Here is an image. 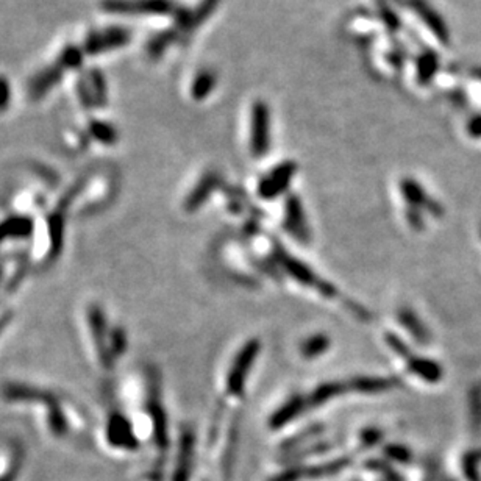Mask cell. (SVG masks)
<instances>
[{
  "instance_id": "1",
  "label": "cell",
  "mask_w": 481,
  "mask_h": 481,
  "mask_svg": "<svg viewBox=\"0 0 481 481\" xmlns=\"http://www.w3.org/2000/svg\"><path fill=\"white\" fill-rule=\"evenodd\" d=\"M261 349V344L258 339H250L243 349L238 352L236 358H234L232 369L228 371L227 375V391L232 395H241L244 391L245 382L250 373L251 365H254L256 358H258Z\"/></svg>"
},
{
  "instance_id": "2",
  "label": "cell",
  "mask_w": 481,
  "mask_h": 481,
  "mask_svg": "<svg viewBox=\"0 0 481 481\" xmlns=\"http://www.w3.org/2000/svg\"><path fill=\"white\" fill-rule=\"evenodd\" d=\"M250 149L256 158L264 156L271 149V111L262 100H256L251 106Z\"/></svg>"
},
{
  "instance_id": "3",
  "label": "cell",
  "mask_w": 481,
  "mask_h": 481,
  "mask_svg": "<svg viewBox=\"0 0 481 481\" xmlns=\"http://www.w3.org/2000/svg\"><path fill=\"white\" fill-rule=\"evenodd\" d=\"M103 10L119 14H166L172 11L171 0H106Z\"/></svg>"
},
{
  "instance_id": "4",
  "label": "cell",
  "mask_w": 481,
  "mask_h": 481,
  "mask_svg": "<svg viewBox=\"0 0 481 481\" xmlns=\"http://www.w3.org/2000/svg\"><path fill=\"white\" fill-rule=\"evenodd\" d=\"M277 256L280 264H282L284 269H286L291 275H293L297 282L306 284V286H314L321 289L322 294L328 295V297H333V295H336V289H334L332 284H327L321 282V278L314 275V272H312L308 266L304 264V262H300L299 260L293 258V256H289L284 250H277Z\"/></svg>"
},
{
  "instance_id": "5",
  "label": "cell",
  "mask_w": 481,
  "mask_h": 481,
  "mask_svg": "<svg viewBox=\"0 0 481 481\" xmlns=\"http://www.w3.org/2000/svg\"><path fill=\"white\" fill-rule=\"evenodd\" d=\"M130 38L132 33L124 29V27H111V29H106L105 32L91 33L86 39L85 50L88 53L96 55L100 52H106V50L119 49L128 44Z\"/></svg>"
},
{
  "instance_id": "6",
  "label": "cell",
  "mask_w": 481,
  "mask_h": 481,
  "mask_svg": "<svg viewBox=\"0 0 481 481\" xmlns=\"http://www.w3.org/2000/svg\"><path fill=\"white\" fill-rule=\"evenodd\" d=\"M295 171H297V166H295V163H291V161H286V163L280 164L275 169L271 171L262 178L258 186V193L261 197L275 199L277 195L286 191L291 180H293V177L295 175Z\"/></svg>"
},
{
  "instance_id": "7",
  "label": "cell",
  "mask_w": 481,
  "mask_h": 481,
  "mask_svg": "<svg viewBox=\"0 0 481 481\" xmlns=\"http://www.w3.org/2000/svg\"><path fill=\"white\" fill-rule=\"evenodd\" d=\"M400 191L404 195L405 200L410 204L411 208L421 210V208H428L430 212H433L434 216H443V208H441L439 204L433 202L432 199L425 194L423 188L417 182H414L412 178H404L400 182Z\"/></svg>"
},
{
  "instance_id": "8",
  "label": "cell",
  "mask_w": 481,
  "mask_h": 481,
  "mask_svg": "<svg viewBox=\"0 0 481 481\" xmlns=\"http://www.w3.org/2000/svg\"><path fill=\"white\" fill-rule=\"evenodd\" d=\"M286 227L289 233L301 243L310 239V228L306 223L304 205L295 195H289L286 200Z\"/></svg>"
},
{
  "instance_id": "9",
  "label": "cell",
  "mask_w": 481,
  "mask_h": 481,
  "mask_svg": "<svg viewBox=\"0 0 481 481\" xmlns=\"http://www.w3.org/2000/svg\"><path fill=\"white\" fill-rule=\"evenodd\" d=\"M88 319H89V325H91V332L94 334V339H96V347H97L100 361H102V365L105 367H110L111 362H113V356L110 355L108 345H106V321L103 317L102 310H100L97 305H92L88 311Z\"/></svg>"
},
{
  "instance_id": "10",
  "label": "cell",
  "mask_w": 481,
  "mask_h": 481,
  "mask_svg": "<svg viewBox=\"0 0 481 481\" xmlns=\"http://www.w3.org/2000/svg\"><path fill=\"white\" fill-rule=\"evenodd\" d=\"M156 378H150V391H149V410L153 419L155 427V438L158 441L161 447H164L167 443V419L166 414L160 404V391H158V382H155Z\"/></svg>"
},
{
  "instance_id": "11",
  "label": "cell",
  "mask_w": 481,
  "mask_h": 481,
  "mask_svg": "<svg viewBox=\"0 0 481 481\" xmlns=\"http://www.w3.org/2000/svg\"><path fill=\"white\" fill-rule=\"evenodd\" d=\"M306 408H308V399H305V397L301 395L291 397L289 400L284 402V404L272 414L269 422L271 428L284 427V425L289 423L291 421H294L300 412H304Z\"/></svg>"
},
{
  "instance_id": "12",
  "label": "cell",
  "mask_w": 481,
  "mask_h": 481,
  "mask_svg": "<svg viewBox=\"0 0 481 481\" xmlns=\"http://www.w3.org/2000/svg\"><path fill=\"white\" fill-rule=\"evenodd\" d=\"M108 438L111 444L122 445L133 449L136 445V439L132 432V425L128 423L127 419L122 414H113L108 422Z\"/></svg>"
},
{
  "instance_id": "13",
  "label": "cell",
  "mask_w": 481,
  "mask_h": 481,
  "mask_svg": "<svg viewBox=\"0 0 481 481\" xmlns=\"http://www.w3.org/2000/svg\"><path fill=\"white\" fill-rule=\"evenodd\" d=\"M408 369H410L414 375H417L419 378H422L423 382L432 384L439 383L444 377V369L436 361L428 360V358L411 356L410 360H408Z\"/></svg>"
},
{
  "instance_id": "14",
  "label": "cell",
  "mask_w": 481,
  "mask_h": 481,
  "mask_svg": "<svg viewBox=\"0 0 481 481\" xmlns=\"http://www.w3.org/2000/svg\"><path fill=\"white\" fill-rule=\"evenodd\" d=\"M412 8L416 10V13L421 14V18L423 19L425 24H427L432 32L434 33V36L447 44L449 41V33H447V27L444 24V21H441L438 14L434 13L433 8L430 7L428 3H425L423 0H412Z\"/></svg>"
},
{
  "instance_id": "15",
  "label": "cell",
  "mask_w": 481,
  "mask_h": 481,
  "mask_svg": "<svg viewBox=\"0 0 481 481\" xmlns=\"http://www.w3.org/2000/svg\"><path fill=\"white\" fill-rule=\"evenodd\" d=\"M3 395L10 400H30V402H46L47 405H52L57 402L53 395L47 394L46 391H39L35 388H29L24 384H7L3 388Z\"/></svg>"
},
{
  "instance_id": "16",
  "label": "cell",
  "mask_w": 481,
  "mask_h": 481,
  "mask_svg": "<svg viewBox=\"0 0 481 481\" xmlns=\"http://www.w3.org/2000/svg\"><path fill=\"white\" fill-rule=\"evenodd\" d=\"M217 186V175L216 173H206L200 182L197 183V186L194 188V191L189 194V197L184 202V208L188 211H195L199 210L206 199L211 195V191Z\"/></svg>"
},
{
  "instance_id": "17",
  "label": "cell",
  "mask_w": 481,
  "mask_h": 481,
  "mask_svg": "<svg viewBox=\"0 0 481 481\" xmlns=\"http://www.w3.org/2000/svg\"><path fill=\"white\" fill-rule=\"evenodd\" d=\"M63 68L57 63V66H50L49 69L42 71L41 74L33 78L30 91L32 96L35 99L42 97L44 94H47L57 83L61 80V75H63Z\"/></svg>"
},
{
  "instance_id": "18",
  "label": "cell",
  "mask_w": 481,
  "mask_h": 481,
  "mask_svg": "<svg viewBox=\"0 0 481 481\" xmlns=\"http://www.w3.org/2000/svg\"><path fill=\"white\" fill-rule=\"evenodd\" d=\"M394 378L383 377H360L354 378V382L349 383V391H356L360 394H380L391 388H394Z\"/></svg>"
},
{
  "instance_id": "19",
  "label": "cell",
  "mask_w": 481,
  "mask_h": 481,
  "mask_svg": "<svg viewBox=\"0 0 481 481\" xmlns=\"http://www.w3.org/2000/svg\"><path fill=\"white\" fill-rule=\"evenodd\" d=\"M33 223L32 219L24 216L10 217L0 223V243L7 238H25L32 234Z\"/></svg>"
},
{
  "instance_id": "20",
  "label": "cell",
  "mask_w": 481,
  "mask_h": 481,
  "mask_svg": "<svg viewBox=\"0 0 481 481\" xmlns=\"http://www.w3.org/2000/svg\"><path fill=\"white\" fill-rule=\"evenodd\" d=\"M349 391V384L341 382H330L323 383L312 391V394L308 399V406H321L327 404L328 400H333L334 397L343 395Z\"/></svg>"
},
{
  "instance_id": "21",
  "label": "cell",
  "mask_w": 481,
  "mask_h": 481,
  "mask_svg": "<svg viewBox=\"0 0 481 481\" xmlns=\"http://www.w3.org/2000/svg\"><path fill=\"white\" fill-rule=\"evenodd\" d=\"M330 349V339L328 336L322 333L312 334V336L306 338L300 345V355L305 358V360H314L321 355L325 354Z\"/></svg>"
},
{
  "instance_id": "22",
  "label": "cell",
  "mask_w": 481,
  "mask_h": 481,
  "mask_svg": "<svg viewBox=\"0 0 481 481\" xmlns=\"http://www.w3.org/2000/svg\"><path fill=\"white\" fill-rule=\"evenodd\" d=\"M63 228H64V221H63V212L57 211L50 216L49 219V233H50V256H57L58 251L63 245Z\"/></svg>"
},
{
  "instance_id": "23",
  "label": "cell",
  "mask_w": 481,
  "mask_h": 481,
  "mask_svg": "<svg viewBox=\"0 0 481 481\" xmlns=\"http://www.w3.org/2000/svg\"><path fill=\"white\" fill-rule=\"evenodd\" d=\"M216 86V75L211 71H202L194 78L191 94L195 100H204Z\"/></svg>"
},
{
  "instance_id": "24",
  "label": "cell",
  "mask_w": 481,
  "mask_h": 481,
  "mask_svg": "<svg viewBox=\"0 0 481 481\" xmlns=\"http://www.w3.org/2000/svg\"><path fill=\"white\" fill-rule=\"evenodd\" d=\"M399 321H400L402 325L408 328V332H410L414 338L422 341V343H427L428 341L427 330H425L423 323L419 321L417 316L414 314L411 310L402 308L399 312Z\"/></svg>"
},
{
  "instance_id": "25",
  "label": "cell",
  "mask_w": 481,
  "mask_h": 481,
  "mask_svg": "<svg viewBox=\"0 0 481 481\" xmlns=\"http://www.w3.org/2000/svg\"><path fill=\"white\" fill-rule=\"evenodd\" d=\"M89 132H91V135L102 144H114V141L117 139L114 128L110 124H106V122H99V121L91 122V125H89Z\"/></svg>"
},
{
  "instance_id": "26",
  "label": "cell",
  "mask_w": 481,
  "mask_h": 481,
  "mask_svg": "<svg viewBox=\"0 0 481 481\" xmlns=\"http://www.w3.org/2000/svg\"><path fill=\"white\" fill-rule=\"evenodd\" d=\"M82 63H83V52L74 46L66 47L58 58V64L63 69H75L78 66H82Z\"/></svg>"
},
{
  "instance_id": "27",
  "label": "cell",
  "mask_w": 481,
  "mask_h": 481,
  "mask_svg": "<svg viewBox=\"0 0 481 481\" xmlns=\"http://www.w3.org/2000/svg\"><path fill=\"white\" fill-rule=\"evenodd\" d=\"M436 71V58L433 52L423 53L419 60V80L427 82Z\"/></svg>"
},
{
  "instance_id": "28",
  "label": "cell",
  "mask_w": 481,
  "mask_h": 481,
  "mask_svg": "<svg viewBox=\"0 0 481 481\" xmlns=\"http://www.w3.org/2000/svg\"><path fill=\"white\" fill-rule=\"evenodd\" d=\"M386 341H388V345L393 349L395 354H399L402 358H406V360H410V358L412 356L411 354V350H410V347H408L404 341H402L397 334H388L386 336Z\"/></svg>"
},
{
  "instance_id": "29",
  "label": "cell",
  "mask_w": 481,
  "mask_h": 481,
  "mask_svg": "<svg viewBox=\"0 0 481 481\" xmlns=\"http://www.w3.org/2000/svg\"><path fill=\"white\" fill-rule=\"evenodd\" d=\"M125 333L122 332V328H116L113 336H111V354H113V356L121 355L125 350Z\"/></svg>"
},
{
  "instance_id": "30",
  "label": "cell",
  "mask_w": 481,
  "mask_h": 481,
  "mask_svg": "<svg viewBox=\"0 0 481 481\" xmlns=\"http://www.w3.org/2000/svg\"><path fill=\"white\" fill-rule=\"evenodd\" d=\"M11 102V86L7 77H0V111L8 108Z\"/></svg>"
},
{
  "instance_id": "31",
  "label": "cell",
  "mask_w": 481,
  "mask_h": 481,
  "mask_svg": "<svg viewBox=\"0 0 481 481\" xmlns=\"http://www.w3.org/2000/svg\"><path fill=\"white\" fill-rule=\"evenodd\" d=\"M91 85H92V89H96V91H99L97 102L103 103V99L106 100V86H105V83H103L102 75H100V72H97V71L92 72V74H91Z\"/></svg>"
},
{
  "instance_id": "32",
  "label": "cell",
  "mask_w": 481,
  "mask_h": 481,
  "mask_svg": "<svg viewBox=\"0 0 481 481\" xmlns=\"http://www.w3.org/2000/svg\"><path fill=\"white\" fill-rule=\"evenodd\" d=\"M386 452L389 453V456L395 458V460H402V461L408 460V453H406V450L404 449V447H395V445H393V447H389V449L386 450Z\"/></svg>"
},
{
  "instance_id": "33",
  "label": "cell",
  "mask_w": 481,
  "mask_h": 481,
  "mask_svg": "<svg viewBox=\"0 0 481 481\" xmlns=\"http://www.w3.org/2000/svg\"><path fill=\"white\" fill-rule=\"evenodd\" d=\"M10 321H11V312H7V314L0 316V333L3 332L5 327H7L10 323Z\"/></svg>"
},
{
  "instance_id": "34",
  "label": "cell",
  "mask_w": 481,
  "mask_h": 481,
  "mask_svg": "<svg viewBox=\"0 0 481 481\" xmlns=\"http://www.w3.org/2000/svg\"><path fill=\"white\" fill-rule=\"evenodd\" d=\"M0 277H2V269H0Z\"/></svg>"
}]
</instances>
